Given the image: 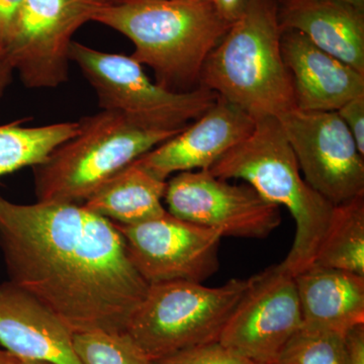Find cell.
I'll return each mask as SVG.
<instances>
[{
    "instance_id": "19",
    "label": "cell",
    "mask_w": 364,
    "mask_h": 364,
    "mask_svg": "<svg viewBox=\"0 0 364 364\" xmlns=\"http://www.w3.org/2000/svg\"><path fill=\"white\" fill-rule=\"evenodd\" d=\"M313 264L364 277V195L334 205Z\"/></svg>"
},
{
    "instance_id": "15",
    "label": "cell",
    "mask_w": 364,
    "mask_h": 364,
    "mask_svg": "<svg viewBox=\"0 0 364 364\" xmlns=\"http://www.w3.org/2000/svg\"><path fill=\"white\" fill-rule=\"evenodd\" d=\"M282 52L299 111L336 112L352 98L364 95V74L298 31H282Z\"/></svg>"
},
{
    "instance_id": "30",
    "label": "cell",
    "mask_w": 364,
    "mask_h": 364,
    "mask_svg": "<svg viewBox=\"0 0 364 364\" xmlns=\"http://www.w3.org/2000/svg\"><path fill=\"white\" fill-rule=\"evenodd\" d=\"M100 6H117V4H126L132 0H91Z\"/></svg>"
},
{
    "instance_id": "13",
    "label": "cell",
    "mask_w": 364,
    "mask_h": 364,
    "mask_svg": "<svg viewBox=\"0 0 364 364\" xmlns=\"http://www.w3.org/2000/svg\"><path fill=\"white\" fill-rule=\"evenodd\" d=\"M256 119L221 97L177 135L144 154L136 163L161 181L174 172L208 170L250 135Z\"/></svg>"
},
{
    "instance_id": "34",
    "label": "cell",
    "mask_w": 364,
    "mask_h": 364,
    "mask_svg": "<svg viewBox=\"0 0 364 364\" xmlns=\"http://www.w3.org/2000/svg\"><path fill=\"white\" fill-rule=\"evenodd\" d=\"M272 364H277V363H272Z\"/></svg>"
},
{
    "instance_id": "33",
    "label": "cell",
    "mask_w": 364,
    "mask_h": 364,
    "mask_svg": "<svg viewBox=\"0 0 364 364\" xmlns=\"http://www.w3.org/2000/svg\"><path fill=\"white\" fill-rule=\"evenodd\" d=\"M195 1H208V2H213V0H195Z\"/></svg>"
},
{
    "instance_id": "32",
    "label": "cell",
    "mask_w": 364,
    "mask_h": 364,
    "mask_svg": "<svg viewBox=\"0 0 364 364\" xmlns=\"http://www.w3.org/2000/svg\"><path fill=\"white\" fill-rule=\"evenodd\" d=\"M18 364H52V363H44V361H37V360H21V359H18Z\"/></svg>"
},
{
    "instance_id": "17",
    "label": "cell",
    "mask_w": 364,
    "mask_h": 364,
    "mask_svg": "<svg viewBox=\"0 0 364 364\" xmlns=\"http://www.w3.org/2000/svg\"><path fill=\"white\" fill-rule=\"evenodd\" d=\"M294 280L304 326L347 335L364 325V277L313 264Z\"/></svg>"
},
{
    "instance_id": "3",
    "label": "cell",
    "mask_w": 364,
    "mask_h": 364,
    "mask_svg": "<svg viewBox=\"0 0 364 364\" xmlns=\"http://www.w3.org/2000/svg\"><path fill=\"white\" fill-rule=\"evenodd\" d=\"M279 0H248L208 55L200 85L255 119L296 109L293 81L282 52Z\"/></svg>"
},
{
    "instance_id": "14",
    "label": "cell",
    "mask_w": 364,
    "mask_h": 364,
    "mask_svg": "<svg viewBox=\"0 0 364 364\" xmlns=\"http://www.w3.org/2000/svg\"><path fill=\"white\" fill-rule=\"evenodd\" d=\"M0 344L21 360L81 364L71 330L11 280L0 284Z\"/></svg>"
},
{
    "instance_id": "4",
    "label": "cell",
    "mask_w": 364,
    "mask_h": 364,
    "mask_svg": "<svg viewBox=\"0 0 364 364\" xmlns=\"http://www.w3.org/2000/svg\"><path fill=\"white\" fill-rule=\"evenodd\" d=\"M218 178L243 179L267 202L291 212L296 223L293 247L280 267L296 275L313 265L334 205L301 176L298 160L279 119H256L250 135L208 169Z\"/></svg>"
},
{
    "instance_id": "24",
    "label": "cell",
    "mask_w": 364,
    "mask_h": 364,
    "mask_svg": "<svg viewBox=\"0 0 364 364\" xmlns=\"http://www.w3.org/2000/svg\"><path fill=\"white\" fill-rule=\"evenodd\" d=\"M364 156V95L352 98L336 111Z\"/></svg>"
},
{
    "instance_id": "27",
    "label": "cell",
    "mask_w": 364,
    "mask_h": 364,
    "mask_svg": "<svg viewBox=\"0 0 364 364\" xmlns=\"http://www.w3.org/2000/svg\"><path fill=\"white\" fill-rule=\"evenodd\" d=\"M248 0H213L218 13L224 20L233 23L243 13Z\"/></svg>"
},
{
    "instance_id": "20",
    "label": "cell",
    "mask_w": 364,
    "mask_h": 364,
    "mask_svg": "<svg viewBox=\"0 0 364 364\" xmlns=\"http://www.w3.org/2000/svg\"><path fill=\"white\" fill-rule=\"evenodd\" d=\"M23 121L0 126V177L35 167L78 132V122H62L39 127Z\"/></svg>"
},
{
    "instance_id": "16",
    "label": "cell",
    "mask_w": 364,
    "mask_h": 364,
    "mask_svg": "<svg viewBox=\"0 0 364 364\" xmlns=\"http://www.w3.org/2000/svg\"><path fill=\"white\" fill-rule=\"evenodd\" d=\"M279 20L282 31H298L364 74V9L338 0H279Z\"/></svg>"
},
{
    "instance_id": "21",
    "label": "cell",
    "mask_w": 364,
    "mask_h": 364,
    "mask_svg": "<svg viewBox=\"0 0 364 364\" xmlns=\"http://www.w3.org/2000/svg\"><path fill=\"white\" fill-rule=\"evenodd\" d=\"M81 364H151L152 360L126 332L105 330L73 333Z\"/></svg>"
},
{
    "instance_id": "22",
    "label": "cell",
    "mask_w": 364,
    "mask_h": 364,
    "mask_svg": "<svg viewBox=\"0 0 364 364\" xmlns=\"http://www.w3.org/2000/svg\"><path fill=\"white\" fill-rule=\"evenodd\" d=\"M277 364H349L346 335L304 326L284 347Z\"/></svg>"
},
{
    "instance_id": "26",
    "label": "cell",
    "mask_w": 364,
    "mask_h": 364,
    "mask_svg": "<svg viewBox=\"0 0 364 364\" xmlns=\"http://www.w3.org/2000/svg\"><path fill=\"white\" fill-rule=\"evenodd\" d=\"M349 364H364V325L358 326L346 335Z\"/></svg>"
},
{
    "instance_id": "5",
    "label": "cell",
    "mask_w": 364,
    "mask_h": 364,
    "mask_svg": "<svg viewBox=\"0 0 364 364\" xmlns=\"http://www.w3.org/2000/svg\"><path fill=\"white\" fill-rule=\"evenodd\" d=\"M179 132L148 130L104 109L83 117L75 136L33 167L38 202L82 205L107 179Z\"/></svg>"
},
{
    "instance_id": "8",
    "label": "cell",
    "mask_w": 364,
    "mask_h": 364,
    "mask_svg": "<svg viewBox=\"0 0 364 364\" xmlns=\"http://www.w3.org/2000/svg\"><path fill=\"white\" fill-rule=\"evenodd\" d=\"M100 7L91 0H23L6 53L26 87L68 81L72 38Z\"/></svg>"
},
{
    "instance_id": "29",
    "label": "cell",
    "mask_w": 364,
    "mask_h": 364,
    "mask_svg": "<svg viewBox=\"0 0 364 364\" xmlns=\"http://www.w3.org/2000/svg\"><path fill=\"white\" fill-rule=\"evenodd\" d=\"M18 359L9 351L0 349V364H18Z\"/></svg>"
},
{
    "instance_id": "18",
    "label": "cell",
    "mask_w": 364,
    "mask_h": 364,
    "mask_svg": "<svg viewBox=\"0 0 364 364\" xmlns=\"http://www.w3.org/2000/svg\"><path fill=\"white\" fill-rule=\"evenodd\" d=\"M167 181L135 161L107 179L82 203L95 214L117 225H136L161 217Z\"/></svg>"
},
{
    "instance_id": "9",
    "label": "cell",
    "mask_w": 364,
    "mask_h": 364,
    "mask_svg": "<svg viewBox=\"0 0 364 364\" xmlns=\"http://www.w3.org/2000/svg\"><path fill=\"white\" fill-rule=\"evenodd\" d=\"M249 280L219 343L253 363H277L304 325L296 280L279 264Z\"/></svg>"
},
{
    "instance_id": "6",
    "label": "cell",
    "mask_w": 364,
    "mask_h": 364,
    "mask_svg": "<svg viewBox=\"0 0 364 364\" xmlns=\"http://www.w3.org/2000/svg\"><path fill=\"white\" fill-rule=\"evenodd\" d=\"M249 282L235 279L218 287L186 280L151 284L124 332L151 360L219 342Z\"/></svg>"
},
{
    "instance_id": "28",
    "label": "cell",
    "mask_w": 364,
    "mask_h": 364,
    "mask_svg": "<svg viewBox=\"0 0 364 364\" xmlns=\"http://www.w3.org/2000/svg\"><path fill=\"white\" fill-rule=\"evenodd\" d=\"M14 72V67L7 58V55L0 51V97L6 92L7 86L11 85Z\"/></svg>"
},
{
    "instance_id": "7",
    "label": "cell",
    "mask_w": 364,
    "mask_h": 364,
    "mask_svg": "<svg viewBox=\"0 0 364 364\" xmlns=\"http://www.w3.org/2000/svg\"><path fill=\"white\" fill-rule=\"evenodd\" d=\"M71 62L92 86L98 105L148 130L179 132L217 102L215 91L198 86L186 92L166 90L151 80L132 56L72 42Z\"/></svg>"
},
{
    "instance_id": "25",
    "label": "cell",
    "mask_w": 364,
    "mask_h": 364,
    "mask_svg": "<svg viewBox=\"0 0 364 364\" xmlns=\"http://www.w3.org/2000/svg\"><path fill=\"white\" fill-rule=\"evenodd\" d=\"M23 0H0V51L6 53Z\"/></svg>"
},
{
    "instance_id": "11",
    "label": "cell",
    "mask_w": 364,
    "mask_h": 364,
    "mask_svg": "<svg viewBox=\"0 0 364 364\" xmlns=\"http://www.w3.org/2000/svg\"><path fill=\"white\" fill-rule=\"evenodd\" d=\"M170 215L217 230L223 237L263 239L282 222L279 205L246 184H231L208 170L181 172L167 182Z\"/></svg>"
},
{
    "instance_id": "10",
    "label": "cell",
    "mask_w": 364,
    "mask_h": 364,
    "mask_svg": "<svg viewBox=\"0 0 364 364\" xmlns=\"http://www.w3.org/2000/svg\"><path fill=\"white\" fill-rule=\"evenodd\" d=\"M277 119L314 191L333 205L364 195V156L337 112L294 109Z\"/></svg>"
},
{
    "instance_id": "1",
    "label": "cell",
    "mask_w": 364,
    "mask_h": 364,
    "mask_svg": "<svg viewBox=\"0 0 364 364\" xmlns=\"http://www.w3.org/2000/svg\"><path fill=\"white\" fill-rule=\"evenodd\" d=\"M0 248L11 282L72 333L124 332L149 289L116 224L78 203L0 196Z\"/></svg>"
},
{
    "instance_id": "31",
    "label": "cell",
    "mask_w": 364,
    "mask_h": 364,
    "mask_svg": "<svg viewBox=\"0 0 364 364\" xmlns=\"http://www.w3.org/2000/svg\"><path fill=\"white\" fill-rule=\"evenodd\" d=\"M338 1L345 2V4H350L358 7V9H364V0H338Z\"/></svg>"
},
{
    "instance_id": "12",
    "label": "cell",
    "mask_w": 364,
    "mask_h": 364,
    "mask_svg": "<svg viewBox=\"0 0 364 364\" xmlns=\"http://www.w3.org/2000/svg\"><path fill=\"white\" fill-rule=\"evenodd\" d=\"M131 262L151 284L186 280L200 282L219 268L222 234L184 221L168 212L136 225H117Z\"/></svg>"
},
{
    "instance_id": "23",
    "label": "cell",
    "mask_w": 364,
    "mask_h": 364,
    "mask_svg": "<svg viewBox=\"0 0 364 364\" xmlns=\"http://www.w3.org/2000/svg\"><path fill=\"white\" fill-rule=\"evenodd\" d=\"M151 364H255L225 348L219 342L200 345L154 359Z\"/></svg>"
},
{
    "instance_id": "2",
    "label": "cell",
    "mask_w": 364,
    "mask_h": 364,
    "mask_svg": "<svg viewBox=\"0 0 364 364\" xmlns=\"http://www.w3.org/2000/svg\"><path fill=\"white\" fill-rule=\"evenodd\" d=\"M92 21L126 36L135 46L132 58L176 92L200 86L208 55L232 26L213 2L195 0H132L100 7Z\"/></svg>"
}]
</instances>
